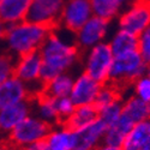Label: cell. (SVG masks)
Returning a JSON list of instances; mask_svg holds the SVG:
<instances>
[{"label":"cell","mask_w":150,"mask_h":150,"mask_svg":"<svg viewBox=\"0 0 150 150\" xmlns=\"http://www.w3.org/2000/svg\"><path fill=\"white\" fill-rule=\"evenodd\" d=\"M42 59L41 82L47 83L54 76L70 72L81 61L82 52L73 41L65 39L55 28L48 35L39 51Z\"/></svg>","instance_id":"1"},{"label":"cell","mask_w":150,"mask_h":150,"mask_svg":"<svg viewBox=\"0 0 150 150\" xmlns=\"http://www.w3.org/2000/svg\"><path fill=\"white\" fill-rule=\"evenodd\" d=\"M52 30L53 28L28 19L7 25L3 42L5 51L15 58L31 52H39Z\"/></svg>","instance_id":"2"},{"label":"cell","mask_w":150,"mask_h":150,"mask_svg":"<svg viewBox=\"0 0 150 150\" xmlns=\"http://www.w3.org/2000/svg\"><path fill=\"white\" fill-rule=\"evenodd\" d=\"M148 62L138 49L114 55L110 66L108 82L117 85L122 91L142 74L146 73Z\"/></svg>","instance_id":"3"},{"label":"cell","mask_w":150,"mask_h":150,"mask_svg":"<svg viewBox=\"0 0 150 150\" xmlns=\"http://www.w3.org/2000/svg\"><path fill=\"white\" fill-rule=\"evenodd\" d=\"M113 58L114 54L107 41L95 45L91 48L82 52L81 61L83 72L101 84H105L109 79Z\"/></svg>","instance_id":"4"},{"label":"cell","mask_w":150,"mask_h":150,"mask_svg":"<svg viewBox=\"0 0 150 150\" xmlns=\"http://www.w3.org/2000/svg\"><path fill=\"white\" fill-rule=\"evenodd\" d=\"M51 127L52 125L41 118L30 114L7 134V139L23 150L35 142L43 141Z\"/></svg>","instance_id":"5"},{"label":"cell","mask_w":150,"mask_h":150,"mask_svg":"<svg viewBox=\"0 0 150 150\" xmlns=\"http://www.w3.org/2000/svg\"><path fill=\"white\" fill-rule=\"evenodd\" d=\"M117 22L118 28L139 36L150 27V0H133Z\"/></svg>","instance_id":"6"},{"label":"cell","mask_w":150,"mask_h":150,"mask_svg":"<svg viewBox=\"0 0 150 150\" xmlns=\"http://www.w3.org/2000/svg\"><path fill=\"white\" fill-rule=\"evenodd\" d=\"M110 23L112 22H108L94 15L77 31L72 34L73 42L76 43L81 52H84L95 45L107 41V36L110 29Z\"/></svg>","instance_id":"7"},{"label":"cell","mask_w":150,"mask_h":150,"mask_svg":"<svg viewBox=\"0 0 150 150\" xmlns=\"http://www.w3.org/2000/svg\"><path fill=\"white\" fill-rule=\"evenodd\" d=\"M93 16L90 0H65L58 28L73 34Z\"/></svg>","instance_id":"8"},{"label":"cell","mask_w":150,"mask_h":150,"mask_svg":"<svg viewBox=\"0 0 150 150\" xmlns=\"http://www.w3.org/2000/svg\"><path fill=\"white\" fill-rule=\"evenodd\" d=\"M41 71L42 59L39 52H31L16 58L13 74L30 86L34 95L42 90Z\"/></svg>","instance_id":"9"},{"label":"cell","mask_w":150,"mask_h":150,"mask_svg":"<svg viewBox=\"0 0 150 150\" xmlns=\"http://www.w3.org/2000/svg\"><path fill=\"white\" fill-rule=\"evenodd\" d=\"M64 1L65 0H33L27 19L55 29L58 28Z\"/></svg>","instance_id":"10"},{"label":"cell","mask_w":150,"mask_h":150,"mask_svg":"<svg viewBox=\"0 0 150 150\" xmlns=\"http://www.w3.org/2000/svg\"><path fill=\"white\" fill-rule=\"evenodd\" d=\"M101 86L102 84L100 82L82 72L74 77L73 85L69 96L76 106L94 105Z\"/></svg>","instance_id":"11"},{"label":"cell","mask_w":150,"mask_h":150,"mask_svg":"<svg viewBox=\"0 0 150 150\" xmlns=\"http://www.w3.org/2000/svg\"><path fill=\"white\" fill-rule=\"evenodd\" d=\"M107 126L98 118L86 126L73 131L72 150H94L103 143Z\"/></svg>","instance_id":"12"},{"label":"cell","mask_w":150,"mask_h":150,"mask_svg":"<svg viewBox=\"0 0 150 150\" xmlns=\"http://www.w3.org/2000/svg\"><path fill=\"white\" fill-rule=\"evenodd\" d=\"M33 114V98L6 106L0 109V133L8 134L18 124Z\"/></svg>","instance_id":"13"},{"label":"cell","mask_w":150,"mask_h":150,"mask_svg":"<svg viewBox=\"0 0 150 150\" xmlns=\"http://www.w3.org/2000/svg\"><path fill=\"white\" fill-rule=\"evenodd\" d=\"M33 97L31 88L15 74L0 83V109Z\"/></svg>","instance_id":"14"},{"label":"cell","mask_w":150,"mask_h":150,"mask_svg":"<svg viewBox=\"0 0 150 150\" xmlns=\"http://www.w3.org/2000/svg\"><path fill=\"white\" fill-rule=\"evenodd\" d=\"M33 0H0V21L12 25L25 21Z\"/></svg>","instance_id":"15"},{"label":"cell","mask_w":150,"mask_h":150,"mask_svg":"<svg viewBox=\"0 0 150 150\" xmlns=\"http://www.w3.org/2000/svg\"><path fill=\"white\" fill-rule=\"evenodd\" d=\"M33 112H35V115L41 118L52 126L60 124L55 98L47 95L42 90L35 94L33 97Z\"/></svg>","instance_id":"16"},{"label":"cell","mask_w":150,"mask_h":150,"mask_svg":"<svg viewBox=\"0 0 150 150\" xmlns=\"http://www.w3.org/2000/svg\"><path fill=\"white\" fill-rule=\"evenodd\" d=\"M47 150H72L73 131L64 124L53 125L45 138Z\"/></svg>","instance_id":"17"},{"label":"cell","mask_w":150,"mask_h":150,"mask_svg":"<svg viewBox=\"0 0 150 150\" xmlns=\"http://www.w3.org/2000/svg\"><path fill=\"white\" fill-rule=\"evenodd\" d=\"M133 0H90L94 15L108 22L117 21Z\"/></svg>","instance_id":"18"},{"label":"cell","mask_w":150,"mask_h":150,"mask_svg":"<svg viewBox=\"0 0 150 150\" xmlns=\"http://www.w3.org/2000/svg\"><path fill=\"white\" fill-rule=\"evenodd\" d=\"M150 142L149 120L136 122L121 144L122 150H143Z\"/></svg>","instance_id":"19"},{"label":"cell","mask_w":150,"mask_h":150,"mask_svg":"<svg viewBox=\"0 0 150 150\" xmlns=\"http://www.w3.org/2000/svg\"><path fill=\"white\" fill-rule=\"evenodd\" d=\"M97 118H98V109L95 105H83V106H76L71 115L61 124H64L70 130L76 131L94 122Z\"/></svg>","instance_id":"20"},{"label":"cell","mask_w":150,"mask_h":150,"mask_svg":"<svg viewBox=\"0 0 150 150\" xmlns=\"http://www.w3.org/2000/svg\"><path fill=\"white\" fill-rule=\"evenodd\" d=\"M133 125H134V122L131 119H129L126 115H124L121 113L120 118L114 124H112L110 126H108L106 129L103 143L108 144V145L121 148V144L125 139V137L127 136V133L130 132Z\"/></svg>","instance_id":"21"},{"label":"cell","mask_w":150,"mask_h":150,"mask_svg":"<svg viewBox=\"0 0 150 150\" xmlns=\"http://www.w3.org/2000/svg\"><path fill=\"white\" fill-rule=\"evenodd\" d=\"M73 81L74 76H72L71 72L59 73L42 85V91L54 98L69 96L73 85Z\"/></svg>","instance_id":"22"},{"label":"cell","mask_w":150,"mask_h":150,"mask_svg":"<svg viewBox=\"0 0 150 150\" xmlns=\"http://www.w3.org/2000/svg\"><path fill=\"white\" fill-rule=\"evenodd\" d=\"M122 114L131 119L134 124L148 120L150 117V105L148 102L142 101L141 98L136 97L134 95H130L122 98Z\"/></svg>","instance_id":"23"},{"label":"cell","mask_w":150,"mask_h":150,"mask_svg":"<svg viewBox=\"0 0 150 150\" xmlns=\"http://www.w3.org/2000/svg\"><path fill=\"white\" fill-rule=\"evenodd\" d=\"M114 55L138 49V36L118 28L107 40Z\"/></svg>","instance_id":"24"},{"label":"cell","mask_w":150,"mask_h":150,"mask_svg":"<svg viewBox=\"0 0 150 150\" xmlns=\"http://www.w3.org/2000/svg\"><path fill=\"white\" fill-rule=\"evenodd\" d=\"M119 100H122V90L120 88H118L117 85L107 82V83L102 84L94 105L97 108H101L112 102L119 101Z\"/></svg>","instance_id":"25"},{"label":"cell","mask_w":150,"mask_h":150,"mask_svg":"<svg viewBox=\"0 0 150 150\" xmlns=\"http://www.w3.org/2000/svg\"><path fill=\"white\" fill-rule=\"evenodd\" d=\"M121 101L122 100H119V101L112 102L105 107L97 108L98 109V119L101 120L107 127L110 126L112 124H114L120 118V115L122 113Z\"/></svg>","instance_id":"26"},{"label":"cell","mask_w":150,"mask_h":150,"mask_svg":"<svg viewBox=\"0 0 150 150\" xmlns=\"http://www.w3.org/2000/svg\"><path fill=\"white\" fill-rule=\"evenodd\" d=\"M130 88L132 89V95L141 98L144 102L150 103V77L146 73L137 78L130 85Z\"/></svg>","instance_id":"27"},{"label":"cell","mask_w":150,"mask_h":150,"mask_svg":"<svg viewBox=\"0 0 150 150\" xmlns=\"http://www.w3.org/2000/svg\"><path fill=\"white\" fill-rule=\"evenodd\" d=\"M16 58L6 51H0V83L13 76Z\"/></svg>","instance_id":"28"},{"label":"cell","mask_w":150,"mask_h":150,"mask_svg":"<svg viewBox=\"0 0 150 150\" xmlns=\"http://www.w3.org/2000/svg\"><path fill=\"white\" fill-rule=\"evenodd\" d=\"M55 103H57V110H58L59 120H60V124H61L71 115L73 109L76 108V105L73 103V101L70 98V96L55 98Z\"/></svg>","instance_id":"29"},{"label":"cell","mask_w":150,"mask_h":150,"mask_svg":"<svg viewBox=\"0 0 150 150\" xmlns=\"http://www.w3.org/2000/svg\"><path fill=\"white\" fill-rule=\"evenodd\" d=\"M138 51L149 64L150 62V27L138 36Z\"/></svg>","instance_id":"30"},{"label":"cell","mask_w":150,"mask_h":150,"mask_svg":"<svg viewBox=\"0 0 150 150\" xmlns=\"http://www.w3.org/2000/svg\"><path fill=\"white\" fill-rule=\"evenodd\" d=\"M0 150H22L13 143H11L7 138L5 141H0Z\"/></svg>","instance_id":"31"},{"label":"cell","mask_w":150,"mask_h":150,"mask_svg":"<svg viewBox=\"0 0 150 150\" xmlns=\"http://www.w3.org/2000/svg\"><path fill=\"white\" fill-rule=\"evenodd\" d=\"M23 150H47V148H46V143L43 139V141H39V142H35V143L30 144L29 146H27Z\"/></svg>","instance_id":"32"},{"label":"cell","mask_w":150,"mask_h":150,"mask_svg":"<svg viewBox=\"0 0 150 150\" xmlns=\"http://www.w3.org/2000/svg\"><path fill=\"white\" fill-rule=\"evenodd\" d=\"M94 150H122L120 146H113V145H108V144H100L97 148H95Z\"/></svg>","instance_id":"33"},{"label":"cell","mask_w":150,"mask_h":150,"mask_svg":"<svg viewBox=\"0 0 150 150\" xmlns=\"http://www.w3.org/2000/svg\"><path fill=\"white\" fill-rule=\"evenodd\" d=\"M6 29H7V25L0 21V45L4 42V37H5V34H6Z\"/></svg>","instance_id":"34"},{"label":"cell","mask_w":150,"mask_h":150,"mask_svg":"<svg viewBox=\"0 0 150 150\" xmlns=\"http://www.w3.org/2000/svg\"><path fill=\"white\" fill-rule=\"evenodd\" d=\"M146 74H148L149 77H150V62L148 64V69H146ZM149 105H150V103H149Z\"/></svg>","instance_id":"35"},{"label":"cell","mask_w":150,"mask_h":150,"mask_svg":"<svg viewBox=\"0 0 150 150\" xmlns=\"http://www.w3.org/2000/svg\"><path fill=\"white\" fill-rule=\"evenodd\" d=\"M144 150H150V142H149V143H148V145L144 148Z\"/></svg>","instance_id":"36"},{"label":"cell","mask_w":150,"mask_h":150,"mask_svg":"<svg viewBox=\"0 0 150 150\" xmlns=\"http://www.w3.org/2000/svg\"><path fill=\"white\" fill-rule=\"evenodd\" d=\"M148 120H149V122H150V117H149V119H148Z\"/></svg>","instance_id":"37"},{"label":"cell","mask_w":150,"mask_h":150,"mask_svg":"<svg viewBox=\"0 0 150 150\" xmlns=\"http://www.w3.org/2000/svg\"><path fill=\"white\" fill-rule=\"evenodd\" d=\"M143 150H144V149H143Z\"/></svg>","instance_id":"38"}]
</instances>
